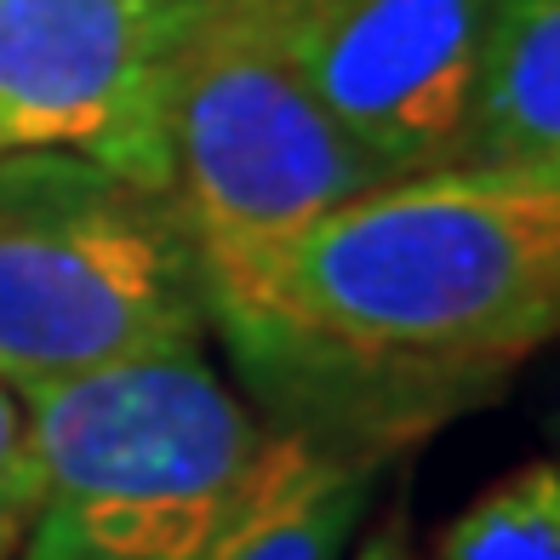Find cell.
I'll return each instance as SVG.
<instances>
[{"label":"cell","mask_w":560,"mask_h":560,"mask_svg":"<svg viewBox=\"0 0 560 560\" xmlns=\"http://www.w3.org/2000/svg\"><path fill=\"white\" fill-rule=\"evenodd\" d=\"M555 320L560 177L435 166L315 218L212 326L258 384L361 446L498 389Z\"/></svg>","instance_id":"cell-1"},{"label":"cell","mask_w":560,"mask_h":560,"mask_svg":"<svg viewBox=\"0 0 560 560\" xmlns=\"http://www.w3.org/2000/svg\"><path fill=\"white\" fill-rule=\"evenodd\" d=\"M23 400L40 498L18 560H200L292 446L223 384L207 349Z\"/></svg>","instance_id":"cell-2"},{"label":"cell","mask_w":560,"mask_h":560,"mask_svg":"<svg viewBox=\"0 0 560 560\" xmlns=\"http://www.w3.org/2000/svg\"><path fill=\"white\" fill-rule=\"evenodd\" d=\"M155 143L212 320L235 315L315 218L389 184L303 81L280 0H223L200 23L161 81Z\"/></svg>","instance_id":"cell-3"},{"label":"cell","mask_w":560,"mask_h":560,"mask_svg":"<svg viewBox=\"0 0 560 560\" xmlns=\"http://www.w3.org/2000/svg\"><path fill=\"white\" fill-rule=\"evenodd\" d=\"M207 332L195 241L161 189L74 149L0 161V384L40 395Z\"/></svg>","instance_id":"cell-4"},{"label":"cell","mask_w":560,"mask_h":560,"mask_svg":"<svg viewBox=\"0 0 560 560\" xmlns=\"http://www.w3.org/2000/svg\"><path fill=\"white\" fill-rule=\"evenodd\" d=\"M223 0H0V120L166 195L155 97ZM172 200V195H166Z\"/></svg>","instance_id":"cell-5"},{"label":"cell","mask_w":560,"mask_h":560,"mask_svg":"<svg viewBox=\"0 0 560 560\" xmlns=\"http://www.w3.org/2000/svg\"><path fill=\"white\" fill-rule=\"evenodd\" d=\"M310 92L389 177L452 161L487 0H280Z\"/></svg>","instance_id":"cell-6"},{"label":"cell","mask_w":560,"mask_h":560,"mask_svg":"<svg viewBox=\"0 0 560 560\" xmlns=\"http://www.w3.org/2000/svg\"><path fill=\"white\" fill-rule=\"evenodd\" d=\"M446 166L560 177V0H487Z\"/></svg>","instance_id":"cell-7"},{"label":"cell","mask_w":560,"mask_h":560,"mask_svg":"<svg viewBox=\"0 0 560 560\" xmlns=\"http://www.w3.org/2000/svg\"><path fill=\"white\" fill-rule=\"evenodd\" d=\"M377 452L292 435L280 469L264 480L200 560H343L372 503Z\"/></svg>","instance_id":"cell-8"},{"label":"cell","mask_w":560,"mask_h":560,"mask_svg":"<svg viewBox=\"0 0 560 560\" xmlns=\"http://www.w3.org/2000/svg\"><path fill=\"white\" fill-rule=\"evenodd\" d=\"M429 560H560V475L526 464L457 515Z\"/></svg>","instance_id":"cell-9"},{"label":"cell","mask_w":560,"mask_h":560,"mask_svg":"<svg viewBox=\"0 0 560 560\" xmlns=\"http://www.w3.org/2000/svg\"><path fill=\"white\" fill-rule=\"evenodd\" d=\"M40 498V457L30 429V400L0 384V560H18L23 532L35 521Z\"/></svg>","instance_id":"cell-10"},{"label":"cell","mask_w":560,"mask_h":560,"mask_svg":"<svg viewBox=\"0 0 560 560\" xmlns=\"http://www.w3.org/2000/svg\"><path fill=\"white\" fill-rule=\"evenodd\" d=\"M406 555V538H400V526H384V532H372L366 549L354 555V560H400Z\"/></svg>","instance_id":"cell-11"},{"label":"cell","mask_w":560,"mask_h":560,"mask_svg":"<svg viewBox=\"0 0 560 560\" xmlns=\"http://www.w3.org/2000/svg\"><path fill=\"white\" fill-rule=\"evenodd\" d=\"M18 149H23V143L7 132V120H0V161H7V155H18Z\"/></svg>","instance_id":"cell-12"}]
</instances>
